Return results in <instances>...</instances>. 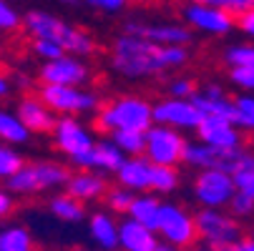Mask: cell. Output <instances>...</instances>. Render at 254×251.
<instances>
[{"label": "cell", "instance_id": "1", "mask_svg": "<svg viewBox=\"0 0 254 251\" xmlns=\"http://www.w3.org/2000/svg\"><path fill=\"white\" fill-rule=\"evenodd\" d=\"M189 60L187 46H161L143 35L126 33L116 38L111 48V68L121 78L141 81L156 73H166L171 68H179Z\"/></svg>", "mask_w": 254, "mask_h": 251}, {"label": "cell", "instance_id": "2", "mask_svg": "<svg viewBox=\"0 0 254 251\" xmlns=\"http://www.w3.org/2000/svg\"><path fill=\"white\" fill-rule=\"evenodd\" d=\"M25 30L33 35V38L56 41V43H61L68 53L81 55V58L91 55L93 48H96L88 33H83L81 28L70 25V23H63L58 15L46 13V10H30V13L25 15Z\"/></svg>", "mask_w": 254, "mask_h": 251}, {"label": "cell", "instance_id": "3", "mask_svg": "<svg viewBox=\"0 0 254 251\" xmlns=\"http://www.w3.org/2000/svg\"><path fill=\"white\" fill-rule=\"evenodd\" d=\"M96 126L103 133H114L124 128L149 131L154 126V105L138 96H121L98 111Z\"/></svg>", "mask_w": 254, "mask_h": 251}, {"label": "cell", "instance_id": "4", "mask_svg": "<svg viewBox=\"0 0 254 251\" xmlns=\"http://www.w3.org/2000/svg\"><path fill=\"white\" fill-rule=\"evenodd\" d=\"M70 173L65 171V166L56 163V161H38V163H23L10 178H8V189L18 196H28V194H41V191H51L58 186L68 184Z\"/></svg>", "mask_w": 254, "mask_h": 251}, {"label": "cell", "instance_id": "5", "mask_svg": "<svg viewBox=\"0 0 254 251\" xmlns=\"http://www.w3.org/2000/svg\"><path fill=\"white\" fill-rule=\"evenodd\" d=\"M53 141L61 153L68 156V161L78 166V168H88L91 163V151L96 146V136L91 128H86L78 118L73 116H63L58 118L56 128H53Z\"/></svg>", "mask_w": 254, "mask_h": 251}, {"label": "cell", "instance_id": "6", "mask_svg": "<svg viewBox=\"0 0 254 251\" xmlns=\"http://www.w3.org/2000/svg\"><path fill=\"white\" fill-rule=\"evenodd\" d=\"M196 229L204 246L216 249V251L237 249V244L242 241V229L237 224V216L234 213H224L222 208L201 206V211L196 213Z\"/></svg>", "mask_w": 254, "mask_h": 251}, {"label": "cell", "instance_id": "7", "mask_svg": "<svg viewBox=\"0 0 254 251\" xmlns=\"http://www.w3.org/2000/svg\"><path fill=\"white\" fill-rule=\"evenodd\" d=\"M58 116H88L96 113L101 98L93 91H86L81 86H68V83H43L38 93Z\"/></svg>", "mask_w": 254, "mask_h": 251}, {"label": "cell", "instance_id": "8", "mask_svg": "<svg viewBox=\"0 0 254 251\" xmlns=\"http://www.w3.org/2000/svg\"><path fill=\"white\" fill-rule=\"evenodd\" d=\"M156 231L164 239V244H169L171 249H187L199 239L196 216H191L179 203H161V216H159Z\"/></svg>", "mask_w": 254, "mask_h": 251}, {"label": "cell", "instance_id": "9", "mask_svg": "<svg viewBox=\"0 0 254 251\" xmlns=\"http://www.w3.org/2000/svg\"><path fill=\"white\" fill-rule=\"evenodd\" d=\"M237 194L234 176L224 168H201L194 178V199L209 208H224Z\"/></svg>", "mask_w": 254, "mask_h": 251}, {"label": "cell", "instance_id": "10", "mask_svg": "<svg viewBox=\"0 0 254 251\" xmlns=\"http://www.w3.org/2000/svg\"><path fill=\"white\" fill-rule=\"evenodd\" d=\"M184 149H187V138L174 126L154 123L146 131V153L143 156L151 163L176 166L179 161H184Z\"/></svg>", "mask_w": 254, "mask_h": 251}, {"label": "cell", "instance_id": "11", "mask_svg": "<svg viewBox=\"0 0 254 251\" xmlns=\"http://www.w3.org/2000/svg\"><path fill=\"white\" fill-rule=\"evenodd\" d=\"M184 18L194 30L206 35H229L234 28V15L222 5L206 3V0H191L184 8Z\"/></svg>", "mask_w": 254, "mask_h": 251}, {"label": "cell", "instance_id": "12", "mask_svg": "<svg viewBox=\"0 0 254 251\" xmlns=\"http://www.w3.org/2000/svg\"><path fill=\"white\" fill-rule=\"evenodd\" d=\"M201 118H204V113L199 111V105L191 98L171 96V98H166V100L154 105V123L174 126L179 131H196Z\"/></svg>", "mask_w": 254, "mask_h": 251}, {"label": "cell", "instance_id": "13", "mask_svg": "<svg viewBox=\"0 0 254 251\" xmlns=\"http://www.w3.org/2000/svg\"><path fill=\"white\" fill-rule=\"evenodd\" d=\"M88 65L81 55L65 53L53 60H43L41 65V81L43 83H68V86H83L88 81Z\"/></svg>", "mask_w": 254, "mask_h": 251}, {"label": "cell", "instance_id": "14", "mask_svg": "<svg viewBox=\"0 0 254 251\" xmlns=\"http://www.w3.org/2000/svg\"><path fill=\"white\" fill-rule=\"evenodd\" d=\"M159 231L136 221L133 216H126L121 224H119V246L126 249V251H164V249H171L169 244L159 241Z\"/></svg>", "mask_w": 254, "mask_h": 251}, {"label": "cell", "instance_id": "15", "mask_svg": "<svg viewBox=\"0 0 254 251\" xmlns=\"http://www.w3.org/2000/svg\"><path fill=\"white\" fill-rule=\"evenodd\" d=\"M239 126L234 118L229 116H204L201 123L196 126V136L206 143L216 149H234L242 143V136H239Z\"/></svg>", "mask_w": 254, "mask_h": 251}, {"label": "cell", "instance_id": "16", "mask_svg": "<svg viewBox=\"0 0 254 251\" xmlns=\"http://www.w3.org/2000/svg\"><path fill=\"white\" fill-rule=\"evenodd\" d=\"M126 33L143 35V38L161 43V46H189L191 43L189 28L179 25V23H138V20H131V23H126Z\"/></svg>", "mask_w": 254, "mask_h": 251}, {"label": "cell", "instance_id": "17", "mask_svg": "<svg viewBox=\"0 0 254 251\" xmlns=\"http://www.w3.org/2000/svg\"><path fill=\"white\" fill-rule=\"evenodd\" d=\"M18 116L23 118V123L33 131V133H53L56 123H58V113L51 108V105L41 98V96H28V98H20L18 103Z\"/></svg>", "mask_w": 254, "mask_h": 251}, {"label": "cell", "instance_id": "18", "mask_svg": "<svg viewBox=\"0 0 254 251\" xmlns=\"http://www.w3.org/2000/svg\"><path fill=\"white\" fill-rule=\"evenodd\" d=\"M151 168H154V163L146 156H126L116 171V178L121 186H126L136 194L151 191Z\"/></svg>", "mask_w": 254, "mask_h": 251}, {"label": "cell", "instance_id": "19", "mask_svg": "<svg viewBox=\"0 0 254 251\" xmlns=\"http://www.w3.org/2000/svg\"><path fill=\"white\" fill-rule=\"evenodd\" d=\"M65 191H68L70 196L81 199L83 203H86V201H96V199H101V196L106 194V178H103L96 168H81L76 176L68 178Z\"/></svg>", "mask_w": 254, "mask_h": 251}, {"label": "cell", "instance_id": "20", "mask_svg": "<svg viewBox=\"0 0 254 251\" xmlns=\"http://www.w3.org/2000/svg\"><path fill=\"white\" fill-rule=\"evenodd\" d=\"M191 100L199 105V111L204 116H229V118L234 116V103L227 98L224 88L216 83H206L201 91H196Z\"/></svg>", "mask_w": 254, "mask_h": 251}, {"label": "cell", "instance_id": "21", "mask_svg": "<svg viewBox=\"0 0 254 251\" xmlns=\"http://www.w3.org/2000/svg\"><path fill=\"white\" fill-rule=\"evenodd\" d=\"M124 158H126V153L119 149V143H116L114 138H101V141H96V146H93V151H91V163H88V168H96V171H101V173H106V171L116 173L119 166L124 163Z\"/></svg>", "mask_w": 254, "mask_h": 251}, {"label": "cell", "instance_id": "22", "mask_svg": "<svg viewBox=\"0 0 254 251\" xmlns=\"http://www.w3.org/2000/svg\"><path fill=\"white\" fill-rule=\"evenodd\" d=\"M88 231H91V239L101 249H106V251L119 249V221L111 216V213L96 211L88 219Z\"/></svg>", "mask_w": 254, "mask_h": 251}, {"label": "cell", "instance_id": "23", "mask_svg": "<svg viewBox=\"0 0 254 251\" xmlns=\"http://www.w3.org/2000/svg\"><path fill=\"white\" fill-rule=\"evenodd\" d=\"M222 151L224 149H216L206 141H187V149H184V161L194 168H216L219 166V158H222Z\"/></svg>", "mask_w": 254, "mask_h": 251}, {"label": "cell", "instance_id": "24", "mask_svg": "<svg viewBox=\"0 0 254 251\" xmlns=\"http://www.w3.org/2000/svg\"><path fill=\"white\" fill-rule=\"evenodd\" d=\"M30 128L23 123V118L18 116V111H5L0 108V141L10 143V146H23L30 141Z\"/></svg>", "mask_w": 254, "mask_h": 251}, {"label": "cell", "instance_id": "25", "mask_svg": "<svg viewBox=\"0 0 254 251\" xmlns=\"http://www.w3.org/2000/svg\"><path fill=\"white\" fill-rule=\"evenodd\" d=\"M126 216H133L136 221L156 229L159 226V216H161V201L154 194H149V191H141V194H136V199H133Z\"/></svg>", "mask_w": 254, "mask_h": 251}, {"label": "cell", "instance_id": "26", "mask_svg": "<svg viewBox=\"0 0 254 251\" xmlns=\"http://www.w3.org/2000/svg\"><path fill=\"white\" fill-rule=\"evenodd\" d=\"M48 208H51L53 216H56L58 221H63V224H81L83 216H86L83 201L76 199V196H70L68 191L61 194V196H53L51 203H48Z\"/></svg>", "mask_w": 254, "mask_h": 251}, {"label": "cell", "instance_id": "27", "mask_svg": "<svg viewBox=\"0 0 254 251\" xmlns=\"http://www.w3.org/2000/svg\"><path fill=\"white\" fill-rule=\"evenodd\" d=\"M108 136L119 143V149L126 156H143V153H146V131L124 128V131H114V133H108Z\"/></svg>", "mask_w": 254, "mask_h": 251}, {"label": "cell", "instance_id": "28", "mask_svg": "<svg viewBox=\"0 0 254 251\" xmlns=\"http://www.w3.org/2000/svg\"><path fill=\"white\" fill-rule=\"evenodd\" d=\"M252 166H254V153L249 149H242V143H239V146H234V149L222 151V158H219V166L216 168H224L227 173L237 176L239 171L252 168Z\"/></svg>", "mask_w": 254, "mask_h": 251}, {"label": "cell", "instance_id": "29", "mask_svg": "<svg viewBox=\"0 0 254 251\" xmlns=\"http://www.w3.org/2000/svg\"><path fill=\"white\" fill-rule=\"evenodd\" d=\"M179 171L176 166H164V163H154L151 168V191L154 194H174L179 189Z\"/></svg>", "mask_w": 254, "mask_h": 251}, {"label": "cell", "instance_id": "30", "mask_svg": "<svg viewBox=\"0 0 254 251\" xmlns=\"http://www.w3.org/2000/svg\"><path fill=\"white\" fill-rule=\"evenodd\" d=\"M33 236L23 226H5L0 229V251H30Z\"/></svg>", "mask_w": 254, "mask_h": 251}, {"label": "cell", "instance_id": "31", "mask_svg": "<svg viewBox=\"0 0 254 251\" xmlns=\"http://www.w3.org/2000/svg\"><path fill=\"white\" fill-rule=\"evenodd\" d=\"M234 121H237V126L242 128V131H254V93H242V96H237L234 100Z\"/></svg>", "mask_w": 254, "mask_h": 251}, {"label": "cell", "instance_id": "32", "mask_svg": "<svg viewBox=\"0 0 254 251\" xmlns=\"http://www.w3.org/2000/svg\"><path fill=\"white\" fill-rule=\"evenodd\" d=\"M133 199H136V191H131V189H126V186L111 189V191L106 194V203H108V208H111L114 213H124V216L128 213Z\"/></svg>", "mask_w": 254, "mask_h": 251}, {"label": "cell", "instance_id": "33", "mask_svg": "<svg viewBox=\"0 0 254 251\" xmlns=\"http://www.w3.org/2000/svg\"><path fill=\"white\" fill-rule=\"evenodd\" d=\"M23 166V158H20V153L10 146V143H3L0 141V178H8L18 171Z\"/></svg>", "mask_w": 254, "mask_h": 251}, {"label": "cell", "instance_id": "34", "mask_svg": "<svg viewBox=\"0 0 254 251\" xmlns=\"http://www.w3.org/2000/svg\"><path fill=\"white\" fill-rule=\"evenodd\" d=\"M224 60L232 68L239 65H254V46H232L224 50Z\"/></svg>", "mask_w": 254, "mask_h": 251}, {"label": "cell", "instance_id": "35", "mask_svg": "<svg viewBox=\"0 0 254 251\" xmlns=\"http://www.w3.org/2000/svg\"><path fill=\"white\" fill-rule=\"evenodd\" d=\"M33 53L38 55V58H43V60H53V58L65 55L68 50H65L61 43H56V41H48V38H33Z\"/></svg>", "mask_w": 254, "mask_h": 251}, {"label": "cell", "instance_id": "36", "mask_svg": "<svg viewBox=\"0 0 254 251\" xmlns=\"http://www.w3.org/2000/svg\"><path fill=\"white\" fill-rule=\"evenodd\" d=\"M20 23H23L20 13L8 3V0H0V33H13V30L20 28Z\"/></svg>", "mask_w": 254, "mask_h": 251}, {"label": "cell", "instance_id": "37", "mask_svg": "<svg viewBox=\"0 0 254 251\" xmlns=\"http://www.w3.org/2000/svg\"><path fill=\"white\" fill-rule=\"evenodd\" d=\"M232 83L247 93H254V65H239V68H232L229 73Z\"/></svg>", "mask_w": 254, "mask_h": 251}, {"label": "cell", "instance_id": "38", "mask_svg": "<svg viewBox=\"0 0 254 251\" xmlns=\"http://www.w3.org/2000/svg\"><path fill=\"white\" fill-rule=\"evenodd\" d=\"M229 211L234 213L237 219H247V216H252V213H254V199L237 191L234 199L229 201Z\"/></svg>", "mask_w": 254, "mask_h": 251}, {"label": "cell", "instance_id": "39", "mask_svg": "<svg viewBox=\"0 0 254 251\" xmlns=\"http://www.w3.org/2000/svg\"><path fill=\"white\" fill-rule=\"evenodd\" d=\"M169 96H176V98H194L196 96V86L191 78H174L169 83Z\"/></svg>", "mask_w": 254, "mask_h": 251}, {"label": "cell", "instance_id": "40", "mask_svg": "<svg viewBox=\"0 0 254 251\" xmlns=\"http://www.w3.org/2000/svg\"><path fill=\"white\" fill-rule=\"evenodd\" d=\"M206 3L222 5L224 10H229L232 15H244L247 10L254 8V0H206Z\"/></svg>", "mask_w": 254, "mask_h": 251}, {"label": "cell", "instance_id": "41", "mask_svg": "<svg viewBox=\"0 0 254 251\" xmlns=\"http://www.w3.org/2000/svg\"><path fill=\"white\" fill-rule=\"evenodd\" d=\"M234 184H237V191L239 194H247L254 199V166L252 168H244L234 176Z\"/></svg>", "mask_w": 254, "mask_h": 251}, {"label": "cell", "instance_id": "42", "mask_svg": "<svg viewBox=\"0 0 254 251\" xmlns=\"http://www.w3.org/2000/svg\"><path fill=\"white\" fill-rule=\"evenodd\" d=\"M86 5H91L98 13L114 15V13H121L126 8V0H86Z\"/></svg>", "mask_w": 254, "mask_h": 251}, {"label": "cell", "instance_id": "43", "mask_svg": "<svg viewBox=\"0 0 254 251\" xmlns=\"http://www.w3.org/2000/svg\"><path fill=\"white\" fill-rule=\"evenodd\" d=\"M10 211H13V191L0 189V219L10 216Z\"/></svg>", "mask_w": 254, "mask_h": 251}, {"label": "cell", "instance_id": "44", "mask_svg": "<svg viewBox=\"0 0 254 251\" xmlns=\"http://www.w3.org/2000/svg\"><path fill=\"white\" fill-rule=\"evenodd\" d=\"M239 30L247 35V38H254V8L247 10L244 15H239Z\"/></svg>", "mask_w": 254, "mask_h": 251}, {"label": "cell", "instance_id": "45", "mask_svg": "<svg viewBox=\"0 0 254 251\" xmlns=\"http://www.w3.org/2000/svg\"><path fill=\"white\" fill-rule=\"evenodd\" d=\"M10 93V81L3 76V73H0V98H5Z\"/></svg>", "mask_w": 254, "mask_h": 251}, {"label": "cell", "instance_id": "46", "mask_svg": "<svg viewBox=\"0 0 254 251\" xmlns=\"http://www.w3.org/2000/svg\"><path fill=\"white\" fill-rule=\"evenodd\" d=\"M18 86H20V88H28V86H30V78H28V76H18Z\"/></svg>", "mask_w": 254, "mask_h": 251}, {"label": "cell", "instance_id": "47", "mask_svg": "<svg viewBox=\"0 0 254 251\" xmlns=\"http://www.w3.org/2000/svg\"><path fill=\"white\" fill-rule=\"evenodd\" d=\"M58 3H68V5H73V3H76V0H58Z\"/></svg>", "mask_w": 254, "mask_h": 251}, {"label": "cell", "instance_id": "48", "mask_svg": "<svg viewBox=\"0 0 254 251\" xmlns=\"http://www.w3.org/2000/svg\"><path fill=\"white\" fill-rule=\"evenodd\" d=\"M0 50H3V43H0Z\"/></svg>", "mask_w": 254, "mask_h": 251}]
</instances>
